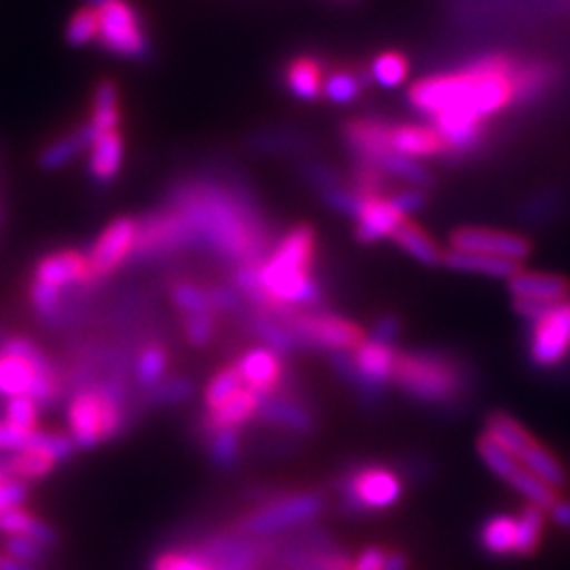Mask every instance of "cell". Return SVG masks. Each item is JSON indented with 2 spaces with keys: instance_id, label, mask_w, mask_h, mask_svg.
<instances>
[{
  "instance_id": "59",
  "label": "cell",
  "mask_w": 570,
  "mask_h": 570,
  "mask_svg": "<svg viewBox=\"0 0 570 570\" xmlns=\"http://www.w3.org/2000/svg\"><path fill=\"white\" fill-rule=\"evenodd\" d=\"M383 570H409V557L402 549H390L385 551V563Z\"/></svg>"
},
{
  "instance_id": "18",
  "label": "cell",
  "mask_w": 570,
  "mask_h": 570,
  "mask_svg": "<svg viewBox=\"0 0 570 570\" xmlns=\"http://www.w3.org/2000/svg\"><path fill=\"white\" fill-rule=\"evenodd\" d=\"M236 368L240 373L243 385L255 390L262 397L272 395L283 379V366H281L278 354L269 347H257V350L245 352L238 360Z\"/></svg>"
},
{
  "instance_id": "12",
  "label": "cell",
  "mask_w": 570,
  "mask_h": 570,
  "mask_svg": "<svg viewBox=\"0 0 570 570\" xmlns=\"http://www.w3.org/2000/svg\"><path fill=\"white\" fill-rule=\"evenodd\" d=\"M450 249L523 262L532 255V243L521 234H511V230L485 228V226H461L452 230Z\"/></svg>"
},
{
  "instance_id": "3",
  "label": "cell",
  "mask_w": 570,
  "mask_h": 570,
  "mask_svg": "<svg viewBox=\"0 0 570 570\" xmlns=\"http://www.w3.org/2000/svg\"><path fill=\"white\" fill-rule=\"evenodd\" d=\"M395 383L406 397L433 406L459 409L466 402L478 383L475 368L469 360L444 350L397 352Z\"/></svg>"
},
{
  "instance_id": "32",
  "label": "cell",
  "mask_w": 570,
  "mask_h": 570,
  "mask_svg": "<svg viewBox=\"0 0 570 570\" xmlns=\"http://www.w3.org/2000/svg\"><path fill=\"white\" fill-rule=\"evenodd\" d=\"M96 129L91 127V124H83V127L77 131V134H71V136H67V138H62V140H56L52 142V146H48L43 153H41V159H39V165L43 167V169H58V167H65L67 163H71V159L77 157V153L81 150V148H86V146H91V142L96 140Z\"/></svg>"
},
{
  "instance_id": "31",
  "label": "cell",
  "mask_w": 570,
  "mask_h": 570,
  "mask_svg": "<svg viewBox=\"0 0 570 570\" xmlns=\"http://www.w3.org/2000/svg\"><path fill=\"white\" fill-rule=\"evenodd\" d=\"M521 463L532 475H538L542 483H547L549 488H554L557 492L568 485L566 466L557 459V454H551L540 442L532 444V448L523 454Z\"/></svg>"
},
{
  "instance_id": "24",
  "label": "cell",
  "mask_w": 570,
  "mask_h": 570,
  "mask_svg": "<svg viewBox=\"0 0 570 570\" xmlns=\"http://www.w3.org/2000/svg\"><path fill=\"white\" fill-rule=\"evenodd\" d=\"M483 433L490 440H494L499 448L507 450L513 459H519V461L523 459V454L532 448V444L538 442L525 431V425L519 419H513L507 412H499V409H497V412L488 414Z\"/></svg>"
},
{
  "instance_id": "11",
  "label": "cell",
  "mask_w": 570,
  "mask_h": 570,
  "mask_svg": "<svg viewBox=\"0 0 570 570\" xmlns=\"http://www.w3.org/2000/svg\"><path fill=\"white\" fill-rule=\"evenodd\" d=\"M321 509H324V497L321 494H293L285 499H276V502L249 513L240 523V530L245 534H274L314 521Z\"/></svg>"
},
{
  "instance_id": "57",
  "label": "cell",
  "mask_w": 570,
  "mask_h": 570,
  "mask_svg": "<svg viewBox=\"0 0 570 570\" xmlns=\"http://www.w3.org/2000/svg\"><path fill=\"white\" fill-rule=\"evenodd\" d=\"M547 515H549V519L554 521L559 528L570 530V502H566V499L559 497L557 502L547 509Z\"/></svg>"
},
{
  "instance_id": "44",
  "label": "cell",
  "mask_w": 570,
  "mask_h": 570,
  "mask_svg": "<svg viewBox=\"0 0 570 570\" xmlns=\"http://www.w3.org/2000/svg\"><path fill=\"white\" fill-rule=\"evenodd\" d=\"M240 452V440L236 431H219L209 438V456L222 469L234 466Z\"/></svg>"
},
{
  "instance_id": "16",
  "label": "cell",
  "mask_w": 570,
  "mask_h": 570,
  "mask_svg": "<svg viewBox=\"0 0 570 570\" xmlns=\"http://www.w3.org/2000/svg\"><path fill=\"white\" fill-rule=\"evenodd\" d=\"M392 124L381 119H352L345 124V142L347 148L362 159V163L376 165L381 159L392 153Z\"/></svg>"
},
{
  "instance_id": "55",
  "label": "cell",
  "mask_w": 570,
  "mask_h": 570,
  "mask_svg": "<svg viewBox=\"0 0 570 570\" xmlns=\"http://www.w3.org/2000/svg\"><path fill=\"white\" fill-rule=\"evenodd\" d=\"M385 549L383 547H366L360 551V557L352 561V570H383Z\"/></svg>"
},
{
  "instance_id": "13",
  "label": "cell",
  "mask_w": 570,
  "mask_h": 570,
  "mask_svg": "<svg viewBox=\"0 0 570 570\" xmlns=\"http://www.w3.org/2000/svg\"><path fill=\"white\" fill-rule=\"evenodd\" d=\"M184 245H195L193 230L181 214L174 209L155 214V217H148L146 222L138 224L134 253L142 257H155L163 253H171V249Z\"/></svg>"
},
{
  "instance_id": "20",
  "label": "cell",
  "mask_w": 570,
  "mask_h": 570,
  "mask_svg": "<svg viewBox=\"0 0 570 570\" xmlns=\"http://www.w3.org/2000/svg\"><path fill=\"white\" fill-rule=\"evenodd\" d=\"M392 150L406 155L412 159H425V157H444V142L435 127L431 124H400L392 127Z\"/></svg>"
},
{
  "instance_id": "5",
  "label": "cell",
  "mask_w": 570,
  "mask_h": 570,
  "mask_svg": "<svg viewBox=\"0 0 570 570\" xmlns=\"http://www.w3.org/2000/svg\"><path fill=\"white\" fill-rule=\"evenodd\" d=\"M67 419L77 448H96L100 440L117 435L124 421L121 402L107 390H83L71 400Z\"/></svg>"
},
{
  "instance_id": "51",
  "label": "cell",
  "mask_w": 570,
  "mask_h": 570,
  "mask_svg": "<svg viewBox=\"0 0 570 570\" xmlns=\"http://www.w3.org/2000/svg\"><path fill=\"white\" fill-rule=\"evenodd\" d=\"M36 433L39 431H22V428H14L8 421H0V452H20L31 448Z\"/></svg>"
},
{
  "instance_id": "50",
  "label": "cell",
  "mask_w": 570,
  "mask_h": 570,
  "mask_svg": "<svg viewBox=\"0 0 570 570\" xmlns=\"http://www.w3.org/2000/svg\"><path fill=\"white\" fill-rule=\"evenodd\" d=\"M60 299H62V291L50 288V285L36 283V281L31 283V305L43 318H50L58 314Z\"/></svg>"
},
{
  "instance_id": "42",
  "label": "cell",
  "mask_w": 570,
  "mask_h": 570,
  "mask_svg": "<svg viewBox=\"0 0 570 570\" xmlns=\"http://www.w3.org/2000/svg\"><path fill=\"white\" fill-rule=\"evenodd\" d=\"M98 31H100L98 8L88 6L71 14V20L67 24V41L71 46H86L98 39Z\"/></svg>"
},
{
  "instance_id": "43",
  "label": "cell",
  "mask_w": 570,
  "mask_h": 570,
  "mask_svg": "<svg viewBox=\"0 0 570 570\" xmlns=\"http://www.w3.org/2000/svg\"><path fill=\"white\" fill-rule=\"evenodd\" d=\"M6 421L22 431H36V421H39V404L31 395H17L10 397L6 406Z\"/></svg>"
},
{
  "instance_id": "56",
  "label": "cell",
  "mask_w": 570,
  "mask_h": 570,
  "mask_svg": "<svg viewBox=\"0 0 570 570\" xmlns=\"http://www.w3.org/2000/svg\"><path fill=\"white\" fill-rule=\"evenodd\" d=\"M400 331H402L400 318L387 314V316H381V318H379V324L373 326V335H371V337H376V341H383V343H390V345H392V343H395L397 337H400Z\"/></svg>"
},
{
  "instance_id": "2",
  "label": "cell",
  "mask_w": 570,
  "mask_h": 570,
  "mask_svg": "<svg viewBox=\"0 0 570 570\" xmlns=\"http://www.w3.org/2000/svg\"><path fill=\"white\" fill-rule=\"evenodd\" d=\"M176 212L188 222L193 240L236 262L262 259L266 236L253 209L230 190L217 186H188L176 193Z\"/></svg>"
},
{
  "instance_id": "22",
  "label": "cell",
  "mask_w": 570,
  "mask_h": 570,
  "mask_svg": "<svg viewBox=\"0 0 570 570\" xmlns=\"http://www.w3.org/2000/svg\"><path fill=\"white\" fill-rule=\"evenodd\" d=\"M262 395H257L255 390L240 387L234 397L226 400L219 409H212L209 416L205 419V428L212 433L219 431H236L238 425H243L249 416L259 412Z\"/></svg>"
},
{
  "instance_id": "52",
  "label": "cell",
  "mask_w": 570,
  "mask_h": 570,
  "mask_svg": "<svg viewBox=\"0 0 570 570\" xmlns=\"http://www.w3.org/2000/svg\"><path fill=\"white\" fill-rule=\"evenodd\" d=\"M390 203L395 205L404 217H409V214H414V212H419V209H423L425 207V203H428V193L423 190V188H406V190H397V193H392L390 195Z\"/></svg>"
},
{
  "instance_id": "6",
  "label": "cell",
  "mask_w": 570,
  "mask_h": 570,
  "mask_svg": "<svg viewBox=\"0 0 570 570\" xmlns=\"http://www.w3.org/2000/svg\"><path fill=\"white\" fill-rule=\"evenodd\" d=\"M98 41L115 56L146 58L150 52L140 14L129 0H105L102 6H98Z\"/></svg>"
},
{
  "instance_id": "27",
  "label": "cell",
  "mask_w": 570,
  "mask_h": 570,
  "mask_svg": "<svg viewBox=\"0 0 570 570\" xmlns=\"http://www.w3.org/2000/svg\"><path fill=\"white\" fill-rule=\"evenodd\" d=\"M566 209V195L559 188H544L530 193L523 203L515 207L519 219L528 226H549L557 222L559 214Z\"/></svg>"
},
{
  "instance_id": "34",
  "label": "cell",
  "mask_w": 570,
  "mask_h": 570,
  "mask_svg": "<svg viewBox=\"0 0 570 570\" xmlns=\"http://www.w3.org/2000/svg\"><path fill=\"white\" fill-rule=\"evenodd\" d=\"M475 450H478L480 461H483L485 466H488L499 480H504L507 485H511L513 480L519 478V473L523 471V463H521L519 459H513L507 450L499 448V444H497L494 440H490L485 433L478 438Z\"/></svg>"
},
{
  "instance_id": "26",
  "label": "cell",
  "mask_w": 570,
  "mask_h": 570,
  "mask_svg": "<svg viewBox=\"0 0 570 570\" xmlns=\"http://www.w3.org/2000/svg\"><path fill=\"white\" fill-rule=\"evenodd\" d=\"M0 532H6L8 538H29L46 549L58 544V532L24 507H12L0 513Z\"/></svg>"
},
{
  "instance_id": "8",
  "label": "cell",
  "mask_w": 570,
  "mask_h": 570,
  "mask_svg": "<svg viewBox=\"0 0 570 570\" xmlns=\"http://www.w3.org/2000/svg\"><path fill=\"white\" fill-rule=\"evenodd\" d=\"M570 354V299L554 302L530 324L528 360L534 368H554Z\"/></svg>"
},
{
  "instance_id": "17",
  "label": "cell",
  "mask_w": 570,
  "mask_h": 570,
  "mask_svg": "<svg viewBox=\"0 0 570 570\" xmlns=\"http://www.w3.org/2000/svg\"><path fill=\"white\" fill-rule=\"evenodd\" d=\"M33 281L62 291L67 285L91 283L94 272H91V264H88V257H83L81 253H75V249H65V253L43 257L39 266H36Z\"/></svg>"
},
{
  "instance_id": "49",
  "label": "cell",
  "mask_w": 570,
  "mask_h": 570,
  "mask_svg": "<svg viewBox=\"0 0 570 570\" xmlns=\"http://www.w3.org/2000/svg\"><path fill=\"white\" fill-rule=\"evenodd\" d=\"M6 554H10L12 559L22 561V563H29V566H39L46 561V547L33 542L29 538H8L6 540Z\"/></svg>"
},
{
  "instance_id": "36",
  "label": "cell",
  "mask_w": 570,
  "mask_h": 570,
  "mask_svg": "<svg viewBox=\"0 0 570 570\" xmlns=\"http://www.w3.org/2000/svg\"><path fill=\"white\" fill-rule=\"evenodd\" d=\"M364 86H366V79L362 77V71L335 69L324 79V88H321V94H324L335 105H347L362 96Z\"/></svg>"
},
{
  "instance_id": "38",
  "label": "cell",
  "mask_w": 570,
  "mask_h": 570,
  "mask_svg": "<svg viewBox=\"0 0 570 570\" xmlns=\"http://www.w3.org/2000/svg\"><path fill=\"white\" fill-rule=\"evenodd\" d=\"M91 127L96 134L102 131H112L119 124V98H117V86L112 81H100L96 88V98H94V117H91Z\"/></svg>"
},
{
  "instance_id": "14",
  "label": "cell",
  "mask_w": 570,
  "mask_h": 570,
  "mask_svg": "<svg viewBox=\"0 0 570 570\" xmlns=\"http://www.w3.org/2000/svg\"><path fill=\"white\" fill-rule=\"evenodd\" d=\"M136 234H138V222L129 217L115 219L102 230L91 249V255H88L94 278L110 276L124 259L134 255Z\"/></svg>"
},
{
  "instance_id": "29",
  "label": "cell",
  "mask_w": 570,
  "mask_h": 570,
  "mask_svg": "<svg viewBox=\"0 0 570 570\" xmlns=\"http://www.w3.org/2000/svg\"><path fill=\"white\" fill-rule=\"evenodd\" d=\"M392 240H395V245H400L406 255H412L416 262L425 264V266H438L442 264V249L438 247V243L425 234V230L414 224L404 219L395 234L390 236Z\"/></svg>"
},
{
  "instance_id": "10",
  "label": "cell",
  "mask_w": 570,
  "mask_h": 570,
  "mask_svg": "<svg viewBox=\"0 0 570 570\" xmlns=\"http://www.w3.org/2000/svg\"><path fill=\"white\" fill-rule=\"evenodd\" d=\"M43 352L27 337H10L0 352V395H29L36 379L50 371Z\"/></svg>"
},
{
  "instance_id": "30",
  "label": "cell",
  "mask_w": 570,
  "mask_h": 570,
  "mask_svg": "<svg viewBox=\"0 0 570 570\" xmlns=\"http://www.w3.org/2000/svg\"><path fill=\"white\" fill-rule=\"evenodd\" d=\"M324 65L309 56L293 60L288 69H285V83H288L291 94L302 100H314L321 94V88H324Z\"/></svg>"
},
{
  "instance_id": "60",
  "label": "cell",
  "mask_w": 570,
  "mask_h": 570,
  "mask_svg": "<svg viewBox=\"0 0 570 570\" xmlns=\"http://www.w3.org/2000/svg\"><path fill=\"white\" fill-rule=\"evenodd\" d=\"M0 570H39V568L17 561L10 554H6V551H0Z\"/></svg>"
},
{
  "instance_id": "39",
  "label": "cell",
  "mask_w": 570,
  "mask_h": 570,
  "mask_svg": "<svg viewBox=\"0 0 570 570\" xmlns=\"http://www.w3.org/2000/svg\"><path fill=\"white\" fill-rule=\"evenodd\" d=\"M368 75L383 88H397L409 77V60L397 50H385L371 62Z\"/></svg>"
},
{
  "instance_id": "54",
  "label": "cell",
  "mask_w": 570,
  "mask_h": 570,
  "mask_svg": "<svg viewBox=\"0 0 570 570\" xmlns=\"http://www.w3.org/2000/svg\"><path fill=\"white\" fill-rule=\"evenodd\" d=\"M190 383L186 379H174V381H165L163 385H157L155 390V400L159 402H181L190 395Z\"/></svg>"
},
{
  "instance_id": "41",
  "label": "cell",
  "mask_w": 570,
  "mask_h": 570,
  "mask_svg": "<svg viewBox=\"0 0 570 570\" xmlns=\"http://www.w3.org/2000/svg\"><path fill=\"white\" fill-rule=\"evenodd\" d=\"M245 387L243 385V379L236 366H228V368H222L219 373H214L207 390H205V404L212 412V409H219L226 400H230L236 395V392Z\"/></svg>"
},
{
  "instance_id": "28",
  "label": "cell",
  "mask_w": 570,
  "mask_h": 570,
  "mask_svg": "<svg viewBox=\"0 0 570 570\" xmlns=\"http://www.w3.org/2000/svg\"><path fill=\"white\" fill-rule=\"evenodd\" d=\"M478 544L488 557H511L515 554V519L509 513H494L480 525Z\"/></svg>"
},
{
  "instance_id": "58",
  "label": "cell",
  "mask_w": 570,
  "mask_h": 570,
  "mask_svg": "<svg viewBox=\"0 0 570 570\" xmlns=\"http://www.w3.org/2000/svg\"><path fill=\"white\" fill-rule=\"evenodd\" d=\"M207 293H209L212 309H230L236 305V295L228 293L226 288H214V291H207Z\"/></svg>"
},
{
  "instance_id": "62",
  "label": "cell",
  "mask_w": 570,
  "mask_h": 570,
  "mask_svg": "<svg viewBox=\"0 0 570 570\" xmlns=\"http://www.w3.org/2000/svg\"><path fill=\"white\" fill-rule=\"evenodd\" d=\"M88 3H91L94 8H98V6H102V3H105V0H88Z\"/></svg>"
},
{
  "instance_id": "4",
  "label": "cell",
  "mask_w": 570,
  "mask_h": 570,
  "mask_svg": "<svg viewBox=\"0 0 570 570\" xmlns=\"http://www.w3.org/2000/svg\"><path fill=\"white\" fill-rule=\"evenodd\" d=\"M316 234L312 226H295L274 253L259 262L264 307L285 312L295 305H318L321 291L312 278Z\"/></svg>"
},
{
  "instance_id": "25",
  "label": "cell",
  "mask_w": 570,
  "mask_h": 570,
  "mask_svg": "<svg viewBox=\"0 0 570 570\" xmlns=\"http://www.w3.org/2000/svg\"><path fill=\"white\" fill-rule=\"evenodd\" d=\"M124 159V140L117 129L102 131L91 142V159H88V171H91L94 181L110 184L119 174Z\"/></svg>"
},
{
  "instance_id": "1",
  "label": "cell",
  "mask_w": 570,
  "mask_h": 570,
  "mask_svg": "<svg viewBox=\"0 0 570 570\" xmlns=\"http://www.w3.org/2000/svg\"><path fill=\"white\" fill-rule=\"evenodd\" d=\"M515 62L509 56H485L409 88V105L433 121L448 157L463 159L483 148L485 121L513 105Z\"/></svg>"
},
{
  "instance_id": "35",
  "label": "cell",
  "mask_w": 570,
  "mask_h": 570,
  "mask_svg": "<svg viewBox=\"0 0 570 570\" xmlns=\"http://www.w3.org/2000/svg\"><path fill=\"white\" fill-rule=\"evenodd\" d=\"M56 459H52L46 450H41L39 444H31L27 450L17 452L6 466V473L10 478H20V480H36V478H46L52 469H56Z\"/></svg>"
},
{
  "instance_id": "40",
  "label": "cell",
  "mask_w": 570,
  "mask_h": 570,
  "mask_svg": "<svg viewBox=\"0 0 570 570\" xmlns=\"http://www.w3.org/2000/svg\"><path fill=\"white\" fill-rule=\"evenodd\" d=\"M259 409H262L264 419L295 428V431H309L312 428V416L299 404H295L291 400H266L264 406L259 404Z\"/></svg>"
},
{
  "instance_id": "33",
  "label": "cell",
  "mask_w": 570,
  "mask_h": 570,
  "mask_svg": "<svg viewBox=\"0 0 570 570\" xmlns=\"http://www.w3.org/2000/svg\"><path fill=\"white\" fill-rule=\"evenodd\" d=\"M544 519L547 511L528 504L519 519H515V554L519 557H532L540 547L542 532H544Z\"/></svg>"
},
{
  "instance_id": "61",
  "label": "cell",
  "mask_w": 570,
  "mask_h": 570,
  "mask_svg": "<svg viewBox=\"0 0 570 570\" xmlns=\"http://www.w3.org/2000/svg\"><path fill=\"white\" fill-rule=\"evenodd\" d=\"M3 483H6V475L0 473V490H3ZM6 509H3V499H0V513H3Z\"/></svg>"
},
{
  "instance_id": "23",
  "label": "cell",
  "mask_w": 570,
  "mask_h": 570,
  "mask_svg": "<svg viewBox=\"0 0 570 570\" xmlns=\"http://www.w3.org/2000/svg\"><path fill=\"white\" fill-rule=\"evenodd\" d=\"M442 264L450 266V269H454V272L507 278V281L523 269L521 262L478 255V253H461V249H448V253H442Z\"/></svg>"
},
{
  "instance_id": "19",
  "label": "cell",
  "mask_w": 570,
  "mask_h": 570,
  "mask_svg": "<svg viewBox=\"0 0 570 570\" xmlns=\"http://www.w3.org/2000/svg\"><path fill=\"white\" fill-rule=\"evenodd\" d=\"M559 77L557 67L547 60H530L515 62L513 69V105H532L551 91Z\"/></svg>"
},
{
  "instance_id": "53",
  "label": "cell",
  "mask_w": 570,
  "mask_h": 570,
  "mask_svg": "<svg viewBox=\"0 0 570 570\" xmlns=\"http://www.w3.org/2000/svg\"><path fill=\"white\" fill-rule=\"evenodd\" d=\"M186 333L193 345H205L212 337V318L209 314H190L186 321Z\"/></svg>"
},
{
  "instance_id": "46",
  "label": "cell",
  "mask_w": 570,
  "mask_h": 570,
  "mask_svg": "<svg viewBox=\"0 0 570 570\" xmlns=\"http://www.w3.org/2000/svg\"><path fill=\"white\" fill-rule=\"evenodd\" d=\"M153 570H214L209 557L193 554V551H167L159 554Z\"/></svg>"
},
{
  "instance_id": "37",
  "label": "cell",
  "mask_w": 570,
  "mask_h": 570,
  "mask_svg": "<svg viewBox=\"0 0 570 570\" xmlns=\"http://www.w3.org/2000/svg\"><path fill=\"white\" fill-rule=\"evenodd\" d=\"M379 167L385 171V174H390V176H397V178H402V181H406V184H412L414 188H431L433 184H435V178H433V174L428 171L423 165H419V159H412V157H406V155H400V153H387L381 163H379Z\"/></svg>"
},
{
  "instance_id": "7",
  "label": "cell",
  "mask_w": 570,
  "mask_h": 570,
  "mask_svg": "<svg viewBox=\"0 0 570 570\" xmlns=\"http://www.w3.org/2000/svg\"><path fill=\"white\" fill-rule=\"evenodd\" d=\"M402 497V478L383 466H364L343 483V507L350 513H371L395 507Z\"/></svg>"
},
{
  "instance_id": "9",
  "label": "cell",
  "mask_w": 570,
  "mask_h": 570,
  "mask_svg": "<svg viewBox=\"0 0 570 570\" xmlns=\"http://www.w3.org/2000/svg\"><path fill=\"white\" fill-rule=\"evenodd\" d=\"M285 328L295 335V341L326 347L331 352H352L366 341L364 331L354 321L335 314L291 316Z\"/></svg>"
},
{
  "instance_id": "47",
  "label": "cell",
  "mask_w": 570,
  "mask_h": 570,
  "mask_svg": "<svg viewBox=\"0 0 570 570\" xmlns=\"http://www.w3.org/2000/svg\"><path fill=\"white\" fill-rule=\"evenodd\" d=\"M167 368V354L159 347H148L140 354L138 366H136V376L142 385H157L163 373Z\"/></svg>"
},
{
  "instance_id": "48",
  "label": "cell",
  "mask_w": 570,
  "mask_h": 570,
  "mask_svg": "<svg viewBox=\"0 0 570 570\" xmlns=\"http://www.w3.org/2000/svg\"><path fill=\"white\" fill-rule=\"evenodd\" d=\"M255 331L264 343H269V350H274V352H291L293 350L295 335L283 324H276V321H272V318H257Z\"/></svg>"
},
{
  "instance_id": "15",
  "label": "cell",
  "mask_w": 570,
  "mask_h": 570,
  "mask_svg": "<svg viewBox=\"0 0 570 570\" xmlns=\"http://www.w3.org/2000/svg\"><path fill=\"white\" fill-rule=\"evenodd\" d=\"M354 219L356 240L371 245L381 238H390L406 217L390 203V198H383V195H364Z\"/></svg>"
},
{
  "instance_id": "45",
  "label": "cell",
  "mask_w": 570,
  "mask_h": 570,
  "mask_svg": "<svg viewBox=\"0 0 570 570\" xmlns=\"http://www.w3.org/2000/svg\"><path fill=\"white\" fill-rule=\"evenodd\" d=\"M174 302L178 309H184L188 316L190 314H209L212 312V302H209V293L198 288L193 283H178L174 288Z\"/></svg>"
},
{
  "instance_id": "21",
  "label": "cell",
  "mask_w": 570,
  "mask_h": 570,
  "mask_svg": "<svg viewBox=\"0 0 570 570\" xmlns=\"http://www.w3.org/2000/svg\"><path fill=\"white\" fill-rule=\"evenodd\" d=\"M511 297L521 299H540V302H561L570 295L568 278L559 274H540V272H519L509 278Z\"/></svg>"
}]
</instances>
